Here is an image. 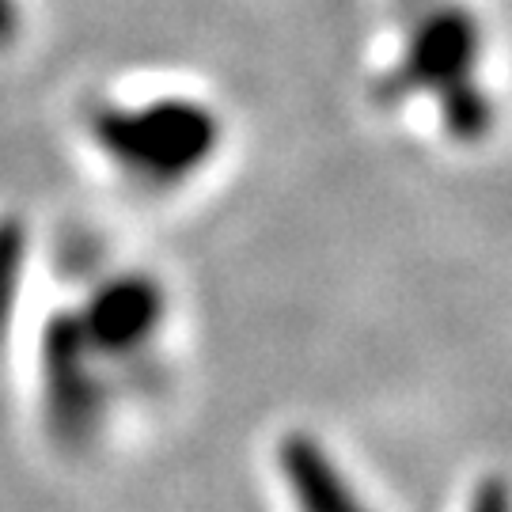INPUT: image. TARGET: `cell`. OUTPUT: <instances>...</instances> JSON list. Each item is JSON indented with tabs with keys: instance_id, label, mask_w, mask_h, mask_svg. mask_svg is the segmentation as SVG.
<instances>
[{
	"instance_id": "1",
	"label": "cell",
	"mask_w": 512,
	"mask_h": 512,
	"mask_svg": "<svg viewBox=\"0 0 512 512\" xmlns=\"http://www.w3.org/2000/svg\"><path fill=\"white\" fill-rule=\"evenodd\" d=\"M376 114L448 148H482L505 122L501 46L486 0H380L365 76Z\"/></svg>"
},
{
	"instance_id": "2",
	"label": "cell",
	"mask_w": 512,
	"mask_h": 512,
	"mask_svg": "<svg viewBox=\"0 0 512 512\" xmlns=\"http://www.w3.org/2000/svg\"><path fill=\"white\" fill-rule=\"evenodd\" d=\"M228 114L186 80H152L95 95L84 141L99 164L141 194H179L205 179L228 148Z\"/></svg>"
},
{
	"instance_id": "3",
	"label": "cell",
	"mask_w": 512,
	"mask_h": 512,
	"mask_svg": "<svg viewBox=\"0 0 512 512\" xmlns=\"http://www.w3.org/2000/svg\"><path fill=\"white\" fill-rule=\"evenodd\" d=\"M167 319L164 285L148 274H114L92 293L76 323L99 357H133L156 342Z\"/></svg>"
},
{
	"instance_id": "4",
	"label": "cell",
	"mask_w": 512,
	"mask_h": 512,
	"mask_svg": "<svg viewBox=\"0 0 512 512\" xmlns=\"http://www.w3.org/2000/svg\"><path fill=\"white\" fill-rule=\"evenodd\" d=\"M277 471L293 512H376L327 444L311 433H289L277 444Z\"/></svg>"
},
{
	"instance_id": "5",
	"label": "cell",
	"mask_w": 512,
	"mask_h": 512,
	"mask_svg": "<svg viewBox=\"0 0 512 512\" xmlns=\"http://www.w3.org/2000/svg\"><path fill=\"white\" fill-rule=\"evenodd\" d=\"M31 27V12L27 0H0V54H12L23 46Z\"/></svg>"
},
{
	"instance_id": "6",
	"label": "cell",
	"mask_w": 512,
	"mask_h": 512,
	"mask_svg": "<svg viewBox=\"0 0 512 512\" xmlns=\"http://www.w3.org/2000/svg\"><path fill=\"white\" fill-rule=\"evenodd\" d=\"M467 512H512L509 486H505V482H497V478L482 482V486L475 490V497H471Z\"/></svg>"
}]
</instances>
